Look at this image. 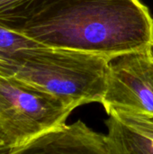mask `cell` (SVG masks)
Instances as JSON below:
<instances>
[{
    "mask_svg": "<svg viewBox=\"0 0 153 154\" xmlns=\"http://www.w3.org/2000/svg\"><path fill=\"white\" fill-rule=\"evenodd\" d=\"M34 0H0V23L11 19Z\"/></svg>",
    "mask_w": 153,
    "mask_h": 154,
    "instance_id": "8",
    "label": "cell"
},
{
    "mask_svg": "<svg viewBox=\"0 0 153 154\" xmlns=\"http://www.w3.org/2000/svg\"><path fill=\"white\" fill-rule=\"evenodd\" d=\"M73 110L50 94L0 76V139L10 150L65 125Z\"/></svg>",
    "mask_w": 153,
    "mask_h": 154,
    "instance_id": "3",
    "label": "cell"
},
{
    "mask_svg": "<svg viewBox=\"0 0 153 154\" xmlns=\"http://www.w3.org/2000/svg\"><path fill=\"white\" fill-rule=\"evenodd\" d=\"M106 120L112 154H153V116L132 110H113Z\"/></svg>",
    "mask_w": 153,
    "mask_h": 154,
    "instance_id": "6",
    "label": "cell"
},
{
    "mask_svg": "<svg viewBox=\"0 0 153 154\" xmlns=\"http://www.w3.org/2000/svg\"><path fill=\"white\" fill-rule=\"evenodd\" d=\"M0 24L46 47L108 59L153 50V18L140 0H34Z\"/></svg>",
    "mask_w": 153,
    "mask_h": 154,
    "instance_id": "1",
    "label": "cell"
},
{
    "mask_svg": "<svg viewBox=\"0 0 153 154\" xmlns=\"http://www.w3.org/2000/svg\"><path fill=\"white\" fill-rule=\"evenodd\" d=\"M108 58L39 46L0 58V76L50 94L73 109L102 103L109 71Z\"/></svg>",
    "mask_w": 153,
    "mask_h": 154,
    "instance_id": "2",
    "label": "cell"
},
{
    "mask_svg": "<svg viewBox=\"0 0 153 154\" xmlns=\"http://www.w3.org/2000/svg\"><path fill=\"white\" fill-rule=\"evenodd\" d=\"M7 154H112L106 134L78 120L47 131Z\"/></svg>",
    "mask_w": 153,
    "mask_h": 154,
    "instance_id": "5",
    "label": "cell"
},
{
    "mask_svg": "<svg viewBox=\"0 0 153 154\" xmlns=\"http://www.w3.org/2000/svg\"><path fill=\"white\" fill-rule=\"evenodd\" d=\"M106 113L132 110L153 116V50L122 54L109 60Z\"/></svg>",
    "mask_w": 153,
    "mask_h": 154,
    "instance_id": "4",
    "label": "cell"
},
{
    "mask_svg": "<svg viewBox=\"0 0 153 154\" xmlns=\"http://www.w3.org/2000/svg\"><path fill=\"white\" fill-rule=\"evenodd\" d=\"M43 46L23 33L0 24V58H10L27 49Z\"/></svg>",
    "mask_w": 153,
    "mask_h": 154,
    "instance_id": "7",
    "label": "cell"
},
{
    "mask_svg": "<svg viewBox=\"0 0 153 154\" xmlns=\"http://www.w3.org/2000/svg\"><path fill=\"white\" fill-rule=\"evenodd\" d=\"M9 151H10V149L0 139V154H7Z\"/></svg>",
    "mask_w": 153,
    "mask_h": 154,
    "instance_id": "9",
    "label": "cell"
}]
</instances>
